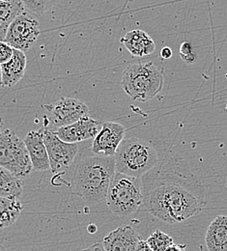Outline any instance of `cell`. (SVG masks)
I'll return each instance as SVG.
<instances>
[{"label": "cell", "mask_w": 227, "mask_h": 251, "mask_svg": "<svg viewBox=\"0 0 227 251\" xmlns=\"http://www.w3.org/2000/svg\"><path fill=\"white\" fill-rule=\"evenodd\" d=\"M143 206L157 220L181 223L206 207L205 188L181 161L156 166L141 177Z\"/></svg>", "instance_id": "6da1fadb"}, {"label": "cell", "mask_w": 227, "mask_h": 251, "mask_svg": "<svg viewBox=\"0 0 227 251\" xmlns=\"http://www.w3.org/2000/svg\"><path fill=\"white\" fill-rule=\"evenodd\" d=\"M115 174L114 156L82 157L74 169L71 192L88 204H99L106 199L108 188Z\"/></svg>", "instance_id": "7a4b0ae2"}, {"label": "cell", "mask_w": 227, "mask_h": 251, "mask_svg": "<svg viewBox=\"0 0 227 251\" xmlns=\"http://www.w3.org/2000/svg\"><path fill=\"white\" fill-rule=\"evenodd\" d=\"M116 172L141 178L159 162L158 153L153 144L145 139L130 137L124 139L115 155Z\"/></svg>", "instance_id": "3957f363"}, {"label": "cell", "mask_w": 227, "mask_h": 251, "mask_svg": "<svg viewBox=\"0 0 227 251\" xmlns=\"http://www.w3.org/2000/svg\"><path fill=\"white\" fill-rule=\"evenodd\" d=\"M163 69L151 61L129 65L122 75V87L132 100L148 101L162 90Z\"/></svg>", "instance_id": "277c9868"}, {"label": "cell", "mask_w": 227, "mask_h": 251, "mask_svg": "<svg viewBox=\"0 0 227 251\" xmlns=\"http://www.w3.org/2000/svg\"><path fill=\"white\" fill-rule=\"evenodd\" d=\"M143 199L141 178L116 172L105 199L110 211L119 217H130L139 211Z\"/></svg>", "instance_id": "5b68a950"}, {"label": "cell", "mask_w": 227, "mask_h": 251, "mask_svg": "<svg viewBox=\"0 0 227 251\" xmlns=\"http://www.w3.org/2000/svg\"><path fill=\"white\" fill-rule=\"evenodd\" d=\"M0 166L21 180L27 178L33 170L25 141L10 129L0 134Z\"/></svg>", "instance_id": "8992f818"}, {"label": "cell", "mask_w": 227, "mask_h": 251, "mask_svg": "<svg viewBox=\"0 0 227 251\" xmlns=\"http://www.w3.org/2000/svg\"><path fill=\"white\" fill-rule=\"evenodd\" d=\"M43 107L47 112L45 118L50 124L45 127L52 131L89 116L88 105L77 99L70 97H63L53 103L43 105Z\"/></svg>", "instance_id": "52a82bcc"}, {"label": "cell", "mask_w": 227, "mask_h": 251, "mask_svg": "<svg viewBox=\"0 0 227 251\" xmlns=\"http://www.w3.org/2000/svg\"><path fill=\"white\" fill-rule=\"evenodd\" d=\"M40 33L38 20L25 11L10 24L4 42L13 49L25 52L32 48Z\"/></svg>", "instance_id": "ba28073f"}, {"label": "cell", "mask_w": 227, "mask_h": 251, "mask_svg": "<svg viewBox=\"0 0 227 251\" xmlns=\"http://www.w3.org/2000/svg\"><path fill=\"white\" fill-rule=\"evenodd\" d=\"M44 142L50 158V170L53 174L67 170L78 153L77 143H68L61 140L54 131L47 127H44Z\"/></svg>", "instance_id": "9c48e42d"}, {"label": "cell", "mask_w": 227, "mask_h": 251, "mask_svg": "<svg viewBox=\"0 0 227 251\" xmlns=\"http://www.w3.org/2000/svg\"><path fill=\"white\" fill-rule=\"evenodd\" d=\"M126 128L116 122L103 123L96 137L93 139L92 152L94 155L113 157L124 140Z\"/></svg>", "instance_id": "30bf717a"}, {"label": "cell", "mask_w": 227, "mask_h": 251, "mask_svg": "<svg viewBox=\"0 0 227 251\" xmlns=\"http://www.w3.org/2000/svg\"><path fill=\"white\" fill-rule=\"evenodd\" d=\"M101 122L87 116L71 125L59 127L54 133L65 142L78 143L90 138L94 139L101 129Z\"/></svg>", "instance_id": "8fae6325"}, {"label": "cell", "mask_w": 227, "mask_h": 251, "mask_svg": "<svg viewBox=\"0 0 227 251\" xmlns=\"http://www.w3.org/2000/svg\"><path fill=\"white\" fill-rule=\"evenodd\" d=\"M140 240L139 234L131 226L126 225L107 234L101 243L105 251H135Z\"/></svg>", "instance_id": "7c38bea8"}, {"label": "cell", "mask_w": 227, "mask_h": 251, "mask_svg": "<svg viewBox=\"0 0 227 251\" xmlns=\"http://www.w3.org/2000/svg\"><path fill=\"white\" fill-rule=\"evenodd\" d=\"M28 151L33 170L47 171L50 169V158L44 142V128L29 131L24 139Z\"/></svg>", "instance_id": "4fadbf2b"}, {"label": "cell", "mask_w": 227, "mask_h": 251, "mask_svg": "<svg viewBox=\"0 0 227 251\" xmlns=\"http://www.w3.org/2000/svg\"><path fill=\"white\" fill-rule=\"evenodd\" d=\"M120 42L125 46L132 56L144 57L152 54L156 50L153 39L142 30H131L121 38Z\"/></svg>", "instance_id": "5bb4252c"}, {"label": "cell", "mask_w": 227, "mask_h": 251, "mask_svg": "<svg viewBox=\"0 0 227 251\" xmlns=\"http://www.w3.org/2000/svg\"><path fill=\"white\" fill-rule=\"evenodd\" d=\"M1 66L3 86L12 87L25 76L26 70V56L24 51L14 49L12 58Z\"/></svg>", "instance_id": "9a60e30c"}, {"label": "cell", "mask_w": 227, "mask_h": 251, "mask_svg": "<svg viewBox=\"0 0 227 251\" xmlns=\"http://www.w3.org/2000/svg\"><path fill=\"white\" fill-rule=\"evenodd\" d=\"M205 244L208 251H227V216H218L207 228Z\"/></svg>", "instance_id": "2e32d148"}, {"label": "cell", "mask_w": 227, "mask_h": 251, "mask_svg": "<svg viewBox=\"0 0 227 251\" xmlns=\"http://www.w3.org/2000/svg\"><path fill=\"white\" fill-rule=\"evenodd\" d=\"M23 204L19 198L0 197V229L13 225L21 216Z\"/></svg>", "instance_id": "e0dca14e"}, {"label": "cell", "mask_w": 227, "mask_h": 251, "mask_svg": "<svg viewBox=\"0 0 227 251\" xmlns=\"http://www.w3.org/2000/svg\"><path fill=\"white\" fill-rule=\"evenodd\" d=\"M23 190V180L0 166V197L20 198Z\"/></svg>", "instance_id": "ac0fdd59"}, {"label": "cell", "mask_w": 227, "mask_h": 251, "mask_svg": "<svg viewBox=\"0 0 227 251\" xmlns=\"http://www.w3.org/2000/svg\"><path fill=\"white\" fill-rule=\"evenodd\" d=\"M25 11L23 0H0V20L8 25Z\"/></svg>", "instance_id": "d6986e66"}, {"label": "cell", "mask_w": 227, "mask_h": 251, "mask_svg": "<svg viewBox=\"0 0 227 251\" xmlns=\"http://www.w3.org/2000/svg\"><path fill=\"white\" fill-rule=\"evenodd\" d=\"M146 242L153 251H165L174 244L173 239L161 230H156Z\"/></svg>", "instance_id": "ffe728a7"}, {"label": "cell", "mask_w": 227, "mask_h": 251, "mask_svg": "<svg viewBox=\"0 0 227 251\" xmlns=\"http://www.w3.org/2000/svg\"><path fill=\"white\" fill-rule=\"evenodd\" d=\"M25 9L35 14H45L52 9L58 0H23Z\"/></svg>", "instance_id": "44dd1931"}, {"label": "cell", "mask_w": 227, "mask_h": 251, "mask_svg": "<svg viewBox=\"0 0 227 251\" xmlns=\"http://www.w3.org/2000/svg\"><path fill=\"white\" fill-rule=\"evenodd\" d=\"M179 53L183 61L188 64H192L195 61L196 55L193 51L192 45L188 42H183L179 48Z\"/></svg>", "instance_id": "7402d4cb"}, {"label": "cell", "mask_w": 227, "mask_h": 251, "mask_svg": "<svg viewBox=\"0 0 227 251\" xmlns=\"http://www.w3.org/2000/svg\"><path fill=\"white\" fill-rule=\"evenodd\" d=\"M14 54V49L7 43L0 42V65L8 62Z\"/></svg>", "instance_id": "603a6c76"}, {"label": "cell", "mask_w": 227, "mask_h": 251, "mask_svg": "<svg viewBox=\"0 0 227 251\" xmlns=\"http://www.w3.org/2000/svg\"><path fill=\"white\" fill-rule=\"evenodd\" d=\"M10 25L6 24L5 22H3L2 20H0V42L5 40V37H6V33L8 30V27H9Z\"/></svg>", "instance_id": "cb8c5ba5"}, {"label": "cell", "mask_w": 227, "mask_h": 251, "mask_svg": "<svg viewBox=\"0 0 227 251\" xmlns=\"http://www.w3.org/2000/svg\"><path fill=\"white\" fill-rule=\"evenodd\" d=\"M135 251H153L152 249L149 247V245L147 244L146 241H143V240H140L137 244V247H136V250Z\"/></svg>", "instance_id": "d4e9b609"}, {"label": "cell", "mask_w": 227, "mask_h": 251, "mask_svg": "<svg viewBox=\"0 0 227 251\" xmlns=\"http://www.w3.org/2000/svg\"><path fill=\"white\" fill-rule=\"evenodd\" d=\"M81 251H105L104 248L102 246V243H95L92 246H90L89 248L83 250Z\"/></svg>", "instance_id": "484cf974"}, {"label": "cell", "mask_w": 227, "mask_h": 251, "mask_svg": "<svg viewBox=\"0 0 227 251\" xmlns=\"http://www.w3.org/2000/svg\"><path fill=\"white\" fill-rule=\"evenodd\" d=\"M165 251H187V246L186 245H176L173 244Z\"/></svg>", "instance_id": "4316f807"}, {"label": "cell", "mask_w": 227, "mask_h": 251, "mask_svg": "<svg viewBox=\"0 0 227 251\" xmlns=\"http://www.w3.org/2000/svg\"><path fill=\"white\" fill-rule=\"evenodd\" d=\"M161 56L163 59H169L172 56V50L170 48H163L161 50Z\"/></svg>", "instance_id": "83f0119b"}, {"label": "cell", "mask_w": 227, "mask_h": 251, "mask_svg": "<svg viewBox=\"0 0 227 251\" xmlns=\"http://www.w3.org/2000/svg\"><path fill=\"white\" fill-rule=\"evenodd\" d=\"M97 226H96L95 224H89V225L87 226V231H88V233H90V234H95V233L97 232Z\"/></svg>", "instance_id": "f1b7e54d"}, {"label": "cell", "mask_w": 227, "mask_h": 251, "mask_svg": "<svg viewBox=\"0 0 227 251\" xmlns=\"http://www.w3.org/2000/svg\"><path fill=\"white\" fill-rule=\"evenodd\" d=\"M3 124H4V123H3V120H2V118L0 117V134H1V133H2V131H3V130H2V127H3Z\"/></svg>", "instance_id": "f546056e"}, {"label": "cell", "mask_w": 227, "mask_h": 251, "mask_svg": "<svg viewBox=\"0 0 227 251\" xmlns=\"http://www.w3.org/2000/svg\"><path fill=\"white\" fill-rule=\"evenodd\" d=\"M0 87H3V83H2V74H1V66H0Z\"/></svg>", "instance_id": "4dcf8cb0"}, {"label": "cell", "mask_w": 227, "mask_h": 251, "mask_svg": "<svg viewBox=\"0 0 227 251\" xmlns=\"http://www.w3.org/2000/svg\"><path fill=\"white\" fill-rule=\"evenodd\" d=\"M0 251H8V250H6V249H5V248H3V247H2V246H0Z\"/></svg>", "instance_id": "1f68e13d"}]
</instances>
